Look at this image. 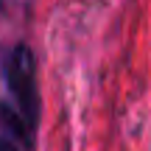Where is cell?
I'll return each instance as SVG.
<instances>
[{"label":"cell","mask_w":151,"mask_h":151,"mask_svg":"<svg viewBox=\"0 0 151 151\" xmlns=\"http://www.w3.org/2000/svg\"><path fill=\"white\" fill-rule=\"evenodd\" d=\"M34 129L25 123L14 104L0 101V151H28Z\"/></svg>","instance_id":"cell-2"},{"label":"cell","mask_w":151,"mask_h":151,"mask_svg":"<svg viewBox=\"0 0 151 151\" xmlns=\"http://www.w3.org/2000/svg\"><path fill=\"white\" fill-rule=\"evenodd\" d=\"M6 87L9 95L14 101L17 112L25 118V123L31 129H37L39 118V90H37V62H34L31 48L17 45L9 56H6Z\"/></svg>","instance_id":"cell-1"}]
</instances>
